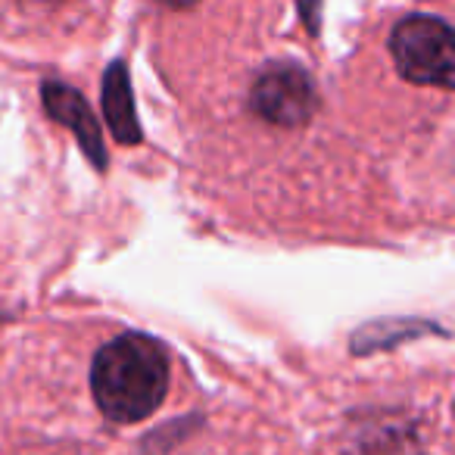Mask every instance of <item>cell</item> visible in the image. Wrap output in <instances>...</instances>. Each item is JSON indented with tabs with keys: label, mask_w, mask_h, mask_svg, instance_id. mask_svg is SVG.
<instances>
[{
	"label": "cell",
	"mask_w": 455,
	"mask_h": 455,
	"mask_svg": "<svg viewBox=\"0 0 455 455\" xmlns=\"http://www.w3.org/2000/svg\"><path fill=\"white\" fill-rule=\"evenodd\" d=\"M452 28L434 16H409L390 35V53L399 76L415 84H452Z\"/></svg>",
	"instance_id": "7a4b0ae2"
},
{
	"label": "cell",
	"mask_w": 455,
	"mask_h": 455,
	"mask_svg": "<svg viewBox=\"0 0 455 455\" xmlns=\"http://www.w3.org/2000/svg\"><path fill=\"white\" fill-rule=\"evenodd\" d=\"M91 390L109 421H144L169 390V355L147 334L116 337L91 365Z\"/></svg>",
	"instance_id": "6da1fadb"
},
{
	"label": "cell",
	"mask_w": 455,
	"mask_h": 455,
	"mask_svg": "<svg viewBox=\"0 0 455 455\" xmlns=\"http://www.w3.org/2000/svg\"><path fill=\"white\" fill-rule=\"evenodd\" d=\"M250 103H253V113L272 125L297 128L312 119L318 94L306 69L293 63H272L256 76Z\"/></svg>",
	"instance_id": "3957f363"
},
{
	"label": "cell",
	"mask_w": 455,
	"mask_h": 455,
	"mask_svg": "<svg viewBox=\"0 0 455 455\" xmlns=\"http://www.w3.org/2000/svg\"><path fill=\"white\" fill-rule=\"evenodd\" d=\"M103 113H107V125L119 144H138L140 125L134 116L132 84H128V72L122 60H116L103 76Z\"/></svg>",
	"instance_id": "5b68a950"
},
{
	"label": "cell",
	"mask_w": 455,
	"mask_h": 455,
	"mask_svg": "<svg viewBox=\"0 0 455 455\" xmlns=\"http://www.w3.org/2000/svg\"><path fill=\"white\" fill-rule=\"evenodd\" d=\"M44 107L53 119H60L63 125H69L76 132L82 150L88 153V159L97 169H107V153H103V134L97 125L94 113H91L88 100L78 91H72L63 82H47L44 84Z\"/></svg>",
	"instance_id": "277c9868"
}]
</instances>
